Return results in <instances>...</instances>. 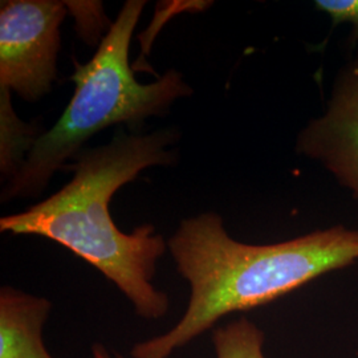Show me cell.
<instances>
[{
	"mask_svg": "<svg viewBox=\"0 0 358 358\" xmlns=\"http://www.w3.org/2000/svg\"><path fill=\"white\" fill-rule=\"evenodd\" d=\"M296 150L321 162L358 199V56L337 78L327 113L300 133Z\"/></svg>",
	"mask_w": 358,
	"mask_h": 358,
	"instance_id": "cell-5",
	"label": "cell"
},
{
	"mask_svg": "<svg viewBox=\"0 0 358 358\" xmlns=\"http://www.w3.org/2000/svg\"><path fill=\"white\" fill-rule=\"evenodd\" d=\"M92 355H93V358H113L101 344H94L93 345V348H92Z\"/></svg>",
	"mask_w": 358,
	"mask_h": 358,
	"instance_id": "cell-10",
	"label": "cell"
},
{
	"mask_svg": "<svg viewBox=\"0 0 358 358\" xmlns=\"http://www.w3.org/2000/svg\"><path fill=\"white\" fill-rule=\"evenodd\" d=\"M1 176L8 182L22 167L26 154L31 152L38 140L32 127L23 124L15 113L10 103V90L1 88Z\"/></svg>",
	"mask_w": 358,
	"mask_h": 358,
	"instance_id": "cell-7",
	"label": "cell"
},
{
	"mask_svg": "<svg viewBox=\"0 0 358 358\" xmlns=\"http://www.w3.org/2000/svg\"><path fill=\"white\" fill-rule=\"evenodd\" d=\"M66 3L6 0L0 7V88L38 101L57 78Z\"/></svg>",
	"mask_w": 358,
	"mask_h": 358,
	"instance_id": "cell-4",
	"label": "cell"
},
{
	"mask_svg": "<svg viewBox=\"0 0 358 358\" xmlns=\"http://www.w3.org/2000/svg\"><path fill=\"white\" fill-rule=\"evenodd\" d=\"M167 247L190 284V301L173 328L133 346L131 358H170L222 317L268 304L355 263L358 230L337 226L282 243L254 245L232 239L222 217L206 213L182 220Z\"/></svg>",
	"mask_w": 358,
	"mask_h": 358,
	"instance_id": "cell-2",
	"label": "cell"
},
{
	"mask_svg": "<svg viewBox=\"0 0 358 358\" xmlns=\"http://www.w3.org/2000/svg\"><path fill=\"white\" fill-rule=\"evenodd\" d=\"M213 344L217 358H266L264 333L245 317L231 321L214 331Z\"/></svg>",
	"mask_w": 358,
	"mask_h": 358,
	"instance_id": "cell-8",
	"label": "cell"
},
{
	"mask_svg": "<svg viewBox=\"0 0 358 358\" xmlns=\"http://www.w3.org/2000/svg\"><path fill=\"white\" fill-rule=\"evenodd\" d=\"M146 1L128 0L87 64H76L71 80L76 90L64 113L48 131L40 134L31 152L3 192L1 202L35 198L45 190L53 174L64 169L83 145L103 129L166 115L192 90L176 69L150 84H141L129 65V47Z\"/></svg>",
	"mask_w": 358,
	"mask_h": 358,
	"instance_id": "cell-3",
	"label": "cell"
},
{
	"mask_svg": "<svg viewBox=\"0 0 358 358\" xmlns=\"http://www.w3.org/2000/svg\"><path fill=\"white\" fill-rule=\"evenodd\" d=\"M174 130L128 134L83 149L64 169L73 177L62 190L23 213L0 219V231L38 235L64 245L99 269L146 320L165 317L170 300L153 284L157 263L167 243L154 226L143 224L124 234L113 222L109 203L115 192L152 166H174L178 153Z\"/></svg>",
	"mask_w": 358,
	"mask_h": 358,
	"instance_id": "cell-1",
	"label": "cell"
},
{
	"mask_svg": "<svg viewBox=\"0 0 358 358\" xmlns=\"http://www.w3.org/2000/svg\"><path fill=\"white\" fill-rule=\"evenodd\" d=\"M51 301L13 287L0 291V358H53L43 343Z\"/></svg>",
	"mask_w": 358,
	"mask_h": 358,
	"instance_id": "cell-6",
	"label": "cell"
},
{
	"mask_svg": "<svg viewBox=\"0 0 358 358\" xmlns=\"http://www.w3.org/2000/svg\"><path fill=\"white\" fill-rule=\"evenodd\" d=\"M316 7L328 13L334 24H352L353 38H358V0H319Z\"/></svg>",
	"mask_w": 358,
	"mask_h": 358,
	"instance_id": "cell-9",
	"label": "cell"
}]
</instances>
